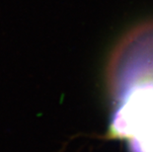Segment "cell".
I'll use <instances>...</instances> for the list:
<instances>
[{
    "instance_id": "obj_1",
    "label": "cell",
    "mask_w": 153,
    "mask_h": 152,
    "mask_svg": "<svg viewBox=\"0 0 153 152\" xmlns=\"http://www.w3.org/2000/svg\"><path fill=\"white\" fill-rule=\"evenodd\" d=\"M110 66L111 133L129 152H153V20L123 39Z\"/></svg>"
}]
</instances>
